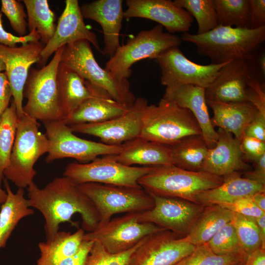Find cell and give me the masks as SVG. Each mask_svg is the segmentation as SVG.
I'll list each match as a JSON object with an SVG mask.
<instances>
[{
    "mask_svg": "<svg viewBox=\"0 0 265 265\" xmlns=\"http://www.w3.org/2000/svg\"><path fill=\"white\" fill-rule=\"evenodd\" d=\"M172 164L191 171H201L209 147L202 134L187 136L170 146Z\"/></svg>",
    "mask_w": 265,
    "mask_h": 265,
    "instance_id": "obj_32",
    "label": "cell"
},
{
    "mask_svg": "<svg viewBox=\"0 0 265 265\" xmlns=\"http://www.w3.org/2000/svg\"><path fill=\"white\" fill-rule=\"evenodd\" d=\"M231 222L235 229L242 249L247 256L260 247L265 248V241L254 218L234 212Z\"/></svg>",
    "mask_w": 265,
    "mask_h": 265,
    "instance_id": "obj_38",
    "label": "cell"
},
{
    "mask_svg": "<svg viewBox=\"0 0 265 265\" xmlns=\"http://www.w3.org/2000/svg\"><path fill=\"white\" fill-rule=\"evenodd\" d=\"M229 211L244 216L256 218L265 214L251 200L250 196L242 197L232 202L218 205Z\"/></svg>",
    "mask_w": 265,
    "mask_h": 265,
    "instance_id": "obj_42",
    "label": "cell"
},
{
    "mask_svg": "<svg viewBox=\"0 0 265 265\" xmlns=\"http://www.w3.org/2000/svg\"><path fill=\"white\" fill-rule=\"evenodd\" d=\"M254 163V169L246 172L244 177L265 185V154Z\"/></svg>",
    "mask_w": 265,
    "mask_h": 265,
    "instance_id": "obj_51",
    "label": "cell"
},
{
    "mask_svg": "<svg viewBox=\"0 0 265 265\" xmlns=\"http://www.w3.org/2000/svg\"><path fill=\"white\" fill-rule=\"evenodd\" d=\"M140 213L129 212L111 218L93 231L85 233L84 239L97 241L108 252L118 254L131 249L147 236L166 230L153 223L140 222Z\"/></svg>",
    "mask_w": 265,
    "mask_h": 265,
    "instance_id": "obj_12",
    "label": "cell"
},
{
    "mask_svg": "<svg viewBox=\"0 0 265 265\" xmlns=\"http://www.w3.org/2000/svg\"><path fill=\"white\" fill-rule=\"evenodd\" d=\"M62 120L68 119L77 107L92 96L90 82L68 66L60 62L57 74Z\"/></svg>",
    "mask_w": 265,
    "mask_h": 265,
    "instance_id": "obj_28",
    "label": "cell"
},
{
    "mask_svg": "<svg viewBox=\"0 0 265 265\" xmlns=\"http://www.w3.org/2000/svg\"><path fill=\"white\" fill-rule=\"evenodd\" d=\"M218 25L251 28L249 0H213Z\"/></svg>",
    "mask_w": 265,
    "mask_h": 265,
    "instance_id": "obj_34",
    "label": "cell"
},
{
    "mask_svg": "<svg viewBox=\"0 0 265 265\" xmlns=\"http://www.w3.org/2000/svg\"><path fill=\"white\" fill-rule=\"evenodd\" d=\"M83 18L99 23L103 31L101 53L111 57L120 47L119 35L124 18L122 0H96L80 6Z\"/></svg>",
    "mask_w": 265,
    "mask_h": 265,
    "instance_id": "obj_22",
    "label": "cell"
},
{
    "mask_svg": "<svg viewBox=\"0 0 265 265\" xmlns=\"http://www.w3.org/2000/svg\"><path fill=\"white\" fill-rule=\"evenodd\" d=\"M7 197L0 208V250L5 247L13 231L23 218L34 213L28 199L25 197L24 188L13 193L8 180L3 181Z\"/></svg>",
    "mask_w": 265,
    "mask_h": 265,
    "instance_id": "obj_29",
    "label": "cell"
},
{
    "mask_svg": "<svg viewBox=\"0 0 265 265\" xmlns=\"http://www.w3.org/2000/svg\"><path fill=\"white\" fill-rule=\"evenodd\" d=\"M251 28L265 26V0H249Z\"/></svg>",
    "mask_w": 265,
    "mask_h": 265,
    "instance_id": "obj_47",
    "label": "cell"
},
{
    "mask_svg": "<svg viewBox=\"0 0 265 265\" xmlns=\"http://www.w3.org/2000/svg\"><path fill=\"white\" fill-rule=\"evenodd\" d=\"M233 213L218 205L207 206L185 237L195 246L207 243L223 226L231 221Z\"/></svg>",
    "mask_w": 265,
    "mask_h": 265,
    "instance_id": "obj_31",
    "label": "cell"
},
{
    "mask_svg": "<svg viewBox=\"0 0 265 265\" xmlns=\"http://www.w3.org/2000/svg\"><path fill=\"white\" fill-rule=\"evenodd\" d=\"M213 111L211 122L214 128L222 129L240 141L247 126L254 119L258 109L248 102L222 103L207 101Z\"/></svg>",
    "mask_w": 265,
    "mask_h": 265,
    "instance_id": "obj_25",
    "label": "cell"
},
{
    "mask_svg": "<svg viewBox=\"0 0 265 265\" xmlns=\"http://www.w3.org/2000/svg\"><path fill=\"white\" fill-rule=\"evenodd\" d=\"M26 188L30 206L44 218L46 240L55 237L62 223L75 225L71 221L75 213L81 216V228L85 231L92 232L98 226L99 217L93 204L79 185L67 178H55L42 188L33 182Z\"/></svg>",
    "mask_w": 265,
    "mask_h": 265,
    "instance_id": "obj_1",
    "label": "cell"
},
{
    "mask_svg": "<svg viewBox=\"0 0 265 265\" xmlns=\"http://www.w3.org/2000/svg\"><path fill=\"white\" fill-rule=\"evenodd\" d=\"M27 12L29 32L35 29L40 36V42L46 45L53 36L56 26L54 13L47 0H24Z\"/></svg>",
    "mask_w": 265,
    "mask_h": 265,
    "instance_id": "obj_33",
    "label": "cell"
},
{
    "mask_svg": "<svg viewBox=\"0 0 265 265\" xmlns=\"http://www.w3.org/2000/svg\"><path fill=\"white\" fill-rule=\"evenodd\" d=\"M182 41L180 37L164 32L158 25L149 30H143L126 44L120 45L106 64L105 70L114 78L128 79L132 74V66L143 59H156L166 50L178 47Z\"/></svg>",
    "mask_w": 265,
    "mask_h": 265,
    "instance_id": "obj_7",
    "label": "cell"
},
{
    "mask_svg": "<svg viewBox=\"0 0 265 265\" xmlns=\"http://www.w3.org/2000/svg\"><path fill=\"white\" fill-rule=\"evenodd\" d=\"M156 59L161 70L162 85L166 87L189 84L205 89L212 83L221 68L228 62L199 64L188 59L178 47L166 50Z\"/></svg>",
    "mask_w": 265,
    "mask_h": 265,
    "instance_id": "obj_13",
    "label": "cell"
},
{
    "mask_svg": "<svg viewBox=\"0 0 265 265\" xmlns=\"http://www.w3.org/2000/svg\"><path fill=\"white\" fill-rule=\"evenodd\" d=\"M247 256L214 253L207 243L195 246L194 250L175 265H243Z\"/></svg>",
    "mask_w": 265,
    "mask_h": 265,
    "instance_id": "obj_37",
    "label": "cell"
},
{
    "mask_svg": "<svg viewBox=\"0 0 265 265\" xmlns=\"http://www.w3.org/2000/svg\"><path fill=\"white\" fill-rule=\"evenodd\" d=\"M215 146L209 148L201 171L224 177L250 168L244 160L240 141L231 133L218 128Z\"/></svg>",
    "mask_w": 265,
    "mask_h": 265,
    "instance_id": "obj_23",
    "label": "cell"
},
{
    "mask_svg": "<svg viewBox=\"0 0 265 265\" xmlns=\"http://www.w3.org/2000/svg\"><path fill=\"white\" fill-rule=\"evenodd\" d=\"M221 184L204 191L195 198L196 203L203 206L219 205L232 202L239 198L249 196L260 192H265V185L235 172L223 177Z\"/></svg>",
    "mask_w": 265,
    "mask_h": 265,
    "instance_id": "obj_27",
    "label": "cell"
},
{
    "mask_svg": "<svg viewBox=\"0 0 265 265\" xmlns=\"http://www.w3.org/2000/svg\"><path fill=\"white\" fill-rule=\"evenodd\" d=\"M64 47L54 53L48 65L31 68L24 86L23 96L27 99L24 112L43 123L62 120L57 74Z\"/></svg>",
    "mask_w": 265,
    "mask_h": 265,
    "instance_id": "obj_6",
    "label": "cell"
},
{
    "mask_svg": "<svg viewBox=\"0 0 265 265\" xmlns=\"http://www.w3.org/2000/svg\"><path fill=\"white\" fill-rule=\"evenodd\" d=\"M246 61L250 78L265 83V48L262 46L249 59L246 60Z\"/></svg>",
    "mask_w": 265,
    "mask_h": 265,
    "instance_id": "obj_43",
    "label": "cell"
},
{
    "mask_svg": "<svg viewBox=\"0 0 265 265\" xmlns=\"http://www.w3.org/2000/svg\"><path fill=\"white\" fill-rule=\"evenodd\" d=\"M90 83L92 96L64 121L68 126L103 122L122 115L130 108L115 101L106 90Z\"/></svg>",
    "mask_w": 265,
    "mask_h": 265,
    "instance_id": "obj_24",
    "label": "cell"
},
{
    "mask_svg": "<svg viewBox=\"0 0 265 265\" xmlns=\"http://www.w3.org/2000/svg\"><path fill=\"white\" fill-rule=\"evenodd\" d=\"M148 105L146 99L138 98L129 109L122 115L101 123L69 126L73 132L98 137L103 143L122 144L140 136L142 114Z\"/></svg>",
    "mask_w": 265,
    "mask_h": 265,
    "instance_id": "obj_15",
    "label": "cell"
},
{
    "mask_svg": "<svg viewBox=\"0 0 265 265\" xmlns=\"http://www.w3.org/2000/svg\"><path fill=\"white\" fill-rule=\"evenodd\" d=\"M18 119L16 107L12 100L10 106L0 117V186L4 178L3 172L9 163Z\"/></svg>",
    "mask_w": 265,
    "mask_h": 265,
    "instance_id": "obj_35",
    "label": "cell"
},
{
    "mask_svg": "<svg viewBox=\"0 0 265 265\" xmlns=\"http://www.w3.org/2000/svg\"><path fill=\"white\" fill-rule=\"evenodd\" d=\"M114 156L117 161L128 166L172 164L170 146L140 137L124 143L121 152Z\"/></svg>",
    "mask_w": 265,
    "mask_h": 265,
    "instance_id": "obj_26",
    "label": "cell"
},
{
    "mask_svg": "<svg viewBox=\"0 0 265 265\" xmlns=\"http://www.w3.org/2000/svg\"><path fill=\"white\" fill-rule=\"evenodd\" d=\"M124 18H141L152 20L169 33L187 32L193 18L186 10L170 0H127Z\"/></svg>",
    "mask_w": 265,
    "mask_h": 265,
    "instance_id": "obj_19",
    "label": "cell"
},
{
    "mask_svg": "<svg viewBox=\"0 0 265 265\" xmlns=\"http://www.w3.org/2000/svg\"><path fill=\"white\" fill-rule=\"evenodd\" d=\"M207 244L216 254H240L247 255L242 249L231 221L223 226L208 242Z\"/></svg>",
    "mask_w": 265,
    "mask_h": 265,
    "instance_id": "obj_39",
    "label": "cell"
},
{
    "mask_svg": "<svg viewBox=\"0 0 265 265\" xmlns=\"http://www.w3.org/2000/svg\"><path fill=\"white\" fill-rule=\"evenodd\" d=\"M2 16V13L0 11V44L15 47L19 43L25 45L29 42L40 41V36L35 29L24 36H17L7 32L3 27Z\"/></svg>",
    "mask_w": 265,
    "mask_h": 265,
    "instance_id": "obj_45",
    "label": "cell"
},
{
    "mask_svg": "<svg viewBox=\"0 0 265 265\" xmlns=\"http://www.w3.org/2000/svg\"><path fill=\"white\" fill-rule=\"evenodd\" d=\"M162 98L189 110L196 119L209 148L215 146L218 134L210 117L204 88L189 84L166 86Z\"/></svg>",
    "mask_w": 265,
    "mask_h": 265,
    "instance_id": "obj_21",
    "label": "cell"
},
{
    "mask_svg": "<svg viewBox=\"0 0 265 265\" xmlns=\"http://www.w3.org/2000/svg\"><path fill=\"white\" fill-rule=\"evenodd\" d=\"M65 7L60 16L55 33L45 45L40 55L39 66L58 49L80 40H87L101 53L96 35L86 26L78 0H66Z\"/></svg>",
    "mask_w": 265,
    "mask_h": 265,
    "instance_id": "obj_18",
    "label": "cell"
},
{
    "mask_svg": "<svg viewBox=\"0 0 265 265\" xmlns=\"http://www.w3.org/2000/svg\"><path fill=\"white\" fill-rule=\"evenodd\" d=\"M243 265H265V250L260 247L249 254Z\"/></svg>",
    "mask_w": 265,
    "mask_h": 265,
    "instance_id": "obj_52",
    "label": "cell"
},
{
    "mask_svg": "<svg viewBox=\"0 0 265 265\" xmlns=\"http://www.w3.org/2000/svg\"><path fill=\"white\" fill-rule=\"evenodd\" d=\"M44 46L40 41L29 42L18 47L0 44V56L5 65V73L19 118L25 113L23 91L29 69L33 64L39 63L40 53Z\"/></svg>",
    "mask_w": 265,
    "mask_h": 265,
    "instance_id": "obj_17",
    "label": "cell"
},
{
    "mask_svg": "<svg viewBox=\"0 0 265 265\" xmlns=\"http://www.w3.org/2000/svg\"><path fill=\"white\" fill-rule=\"evenodd\" d=\"M182 41L193 44L197 53L208 57L212 64L249 59L265 41V26L245 28L218 25L202 34L183 33Z\"/></svg>",
    "mask_w": 265,
    "mask_h": 265,
    "instance_id": "obj_2",
    "label": "cell"
},
{
    "mask_svg": "<svg viewBox=\"0 0 265 265\" xmlns=\"http://www.w3.org/2000/svg\"><path fill=\"white\" fill-rule=\"evenodd\" d=\"M7 197L6 191L1 188L0 186V208L1 205L5 202Z\"/></svg>",
    "mask_w": 265,
    "mask_h": 265,
    "instance_id": "obj_55",
    "label": "cell"
},
{
    "mask_svg": "<svg viewBox=\"0 0 265 265\" xmlns=\"http://www.w3.org/2000/svg\"><path fill=\"white\" fill-rule=\"evenodd\" d=\"M254 204L265 212V192H260L250 196Z\"/></svg>",
    "mask_w": 265,
    "mask_h": 265,
    "instance_id": "obj_53",
    "label": "cell"
},
{
    "mask_svg": "<svg viewBox=\"0 0 265 265\" xmlns=\"http://www.w3.org/2000/svg\"><path fill=\"white\" fill-rule=\"evenodd\" d=\"M223 180L222 177L207 172L191 171L168 164L152 166L138 183L150 194L196 203L198 194L218 186Z\"/></svg>",
    "mask_w": 265,
    "mask_h": 265,
    "instance_id": "obj_3",
    "label": "cell"
},
{
    "mask_svg": "<svg viewBox=\"0 0 265 265\" xmlns=\"http://www.w3.org/2000/svg\"><path fill=\"white\" fill-rule=\"evenodd\" d=\"M79 186L98 212V225L108 222L115 214L144 212L154 206L151 195L140 186L133 187L87 183Z\"/></svg>",
    "mask_w": 265,
    "mask_h": 265,
    "instance_id": "obj_9",
    "label": "cell"
},
{
    "mask_svg": "<svg viewBox=\"0 0 265 265\" xmlns=\"http://www.w3.org/2000/svg\"><path fill=\"white\" fill-rule=\"evenodd\" d=\"M199 134L201 129L191 112L172 101L162 98L158 105H148L143 111L140 137L170 146Z\"/></svg>",
    "mask_w": 265,
    "mask_h": 265,
    "instance_id": "obj_4",
    "label": "cell"
},
{
    "mask_svg": "<svg viewBox=\"0 0 265 265\" xmlns=\"http://www.w3.org/2000/svg\"><path fill=\"white\" fill-rule=\"evenodd\" d=\"M249 79L246 60L228 62L221 68L212 83L205 89L207 101L247 102V91Z\"/></svg>",
    "mask_w": 265,
    "mask_h": 265,
    "instance_id": "obj_20",
    "label": "cell"
},
{
    "mask_svg": "<svg viewBox=\"0 0 265 265\" xmlns=\"http://www.w3.org/2000/svg\"><path fill=\"white\" fill-rule=\"evenodd\" d=\"M248 86L247 101L255 106L260 113L265 114V83L250 79Z\"/></svg>",
    "mask_w": 265,
    "mask_h": 265,
    "instance_id": "obj_46",
    "label": "cell"
},
{
    "mask_svg": "<svg viewBox=\"0 0 265 265\" xmlns=\"http://www.w3.org/2000/svg\"><path fill=\"white\" fill-rule=\"evenodd\" d=\"M1 4L0 12L7 17L13 30L19 36L27 35V15L20 1L2 0Z\"/></svg>",
    "mask_w": 265,
    "mask_h": 265,
    "instance_id": "obj_41",
    "label": "cell"
},
{
    "mask_svg": "<svg viewBox=\"0 0 265 265\" xmlns=\"http://www.w3.org/2000/svg\"><path fill=\"white\" fill-rule=\"evenodd\" d=\"M141 241L125 252L111 254L98 241H94L84 265H127L131 256Z\"/></svg>",
    "mask_w": 265,
    "mask_h": 265,
    "instance_id": "obj_40",
    "label": "cell"
},
{
    "mask_svg": "<svg viewBox=\"0 0 265 265\" xmlns=\"http://www.w3.org/2000/svg\"><path fill=\"white\" fill-rule=\"evenodd\" d=\"M152 166H128L117 161L114 155L96 158L89 163L69 164L63 176L80 185L87 183L138 186V180L148 173Z\"/></svg>",
    "mask_w": 265,
    "mask_h": 265,
    "instance_id": "obj_11",
    "label": "cell"
},
{
    "mask_svg": "<svg viewBox=\"0 0 265 265\" xmlns=\"http://www.w3.org/2000/svg\"><path fill=\"white\" fill-rule=\"evenodd\" d=\"M173 3L194 18L198 24L197 34L207 33L218 26L213 0H175Z\"/></svg>",
    "mask_w": 265,
    "mask_h": 265,
    "instance_id": "obj_36",
    "label": "cell"
},
{
    "mask_svg": "<svg viewBox=\"0 0 265 265\" xmlns=\"http://www.w3.org/2000/svg\"><path fill=\"white\" fill-rule=\"evenodd\" d=\"M261 234L263 239L265 241V214L254 218Z\"/></svg>",
    "mask_w": 265,
    "mask_h": 265,
    "instance_id": "obj_54",
    "label": "cell"
},
{
    "mask_svg": "<svg viewBox=\"0 0 265 265\" xmlns=\"http://www.w3.org/2000/svg\"><path fill=\"white\" fill-rule=\"evenodd\" d=\"M39 126L38 121L25 113L18 119L9 163L3 172L4 177L18 188H27L33 182L36 174L34 165L48 152V139Z\"/></svg>",
    "mask_w": 265,
    "mask_h": 265,
    "instance_id": "obj_5",
    "label": "cell"
},
{
    "mask_svg": "<svg viewBox=\"0 0 265 265\" xmlns=\"http://www.w3.org/2000/svg\"><path fill=\"white\" fill-rule=\"evenodd\" d=\"M49 149L46 158L49 163L55 160L72 158L80 163H87L99 156L117 155L123 149L120 145H108L80 138L62 120L44 123Z\"/></svg>",
    "mask_w": 265,
    "mask_h": 265,
    "instance_id": "obj_10",
    "label": "cell"
},
{
    "mask_svg": "<svg viewBox=\"0 0 265 265\" xmlns=\"http://www.w3.org/2000/svg\"><path fill=\"white\" fill-rule=\"evenodd\" d=\"M240 144L244 160L254 162L265 154V141L243 136Z\"/></svg>",
    "mask_w": 265,
    "mask_h": 265,
    "instance_id": "obj_44",
    "label": "cell"
},
{
    "mask_svg": "<svg viewBox=\"0 0 265 265\" xmlns=\"http://www.w3.org/2000/svg\"><path fill=\"white\" fill-rule=\"evenodd\" d=\"M164 230L144 238L127 265H175L189 255L195 246L186 237Z\"/></svg>",
    "mask_w": 265,
    "mask_h": 265,
    "instance_id": "obj_14",
    "label": "cell"
},
{
    "mask_svg": "<svg viewBox=\"0 0 265 265\" xmlns=\"http://www.w3.org/2000/svg\"><path fill=\"white\" fill-rule=\"evenodd\" d=\"M5 64L0 56V72H2V71H5Z\"/></svg>",
    "mask_w": 265,
    "mask_h": 265,
    "instance_id": "obj_56",
    "label": "cell"
},
{
    "mask_svg": "<svg viewBox=\"0 0 265 265\" xmlns=\"http://www.w3.org/2000/svg\"><path fill=\"white\" fill-rule=\"evenodd\" d=\"M243 136L265 141V114L258 112L254 119L246 128Z\"/></svg>",
    "mask_w": 265,
    "mask_h": 265,
    "instance_id": "obj_48",
    "label": "cell"
},
{
    "mask_svg": "<svg viewBox=\"0 0 265 265\" xmlns=\"http://www.w3.org/2000/svg\"><path fill=\"white\" fill-rule=\"evenodd\" d=\"M85 234L82 228L73 234L59 231L53 239L40 242L38 244L40 256L36 265H58L75 255L80 247Z\"/></svg>",
    "mask_w": 265,
    "mask_h": 265,
    "instance_id": "obj_30",
    "label": "cell"
},
{
    "mask_svg": "<svg viewBox=\"0 0 265 265\" xmlns=\"http://www.w3.org/2000/svg\"><path fill=\"white\" fill-rule=\"evenodd\" d=\"M12 92L5 72H0V117L9 107Z\"/></svg>",
    "mask_w": 265,
    "mask_h": 265,
    "instance_id": "obj_50",
    "label": "cell"
},
{
    "mask_svg": "<svg viewBox=\"0 0 265 265\" xmlns=\"http://www.w3.org/2000/svg\"><path fill=\"white\" fill-rule=\"evenodd\" d=\"M60 62L92 84L106 90L121 104L130 107L136 100L128 80L115 79L99 65L88 41L80 40L65 46Z\"/></svg>",
    "mask_w": 265,
    "mask_h": 265,
    "instance_id": "obj_8",
    "label": "cell"
},
{
    "mask_svg": "<svg viewBox=\"0 0 265 265\" xmlns=\"http://www.w3.org/2000/svg\"><path fill=\"white\" fill-rule=\"evenodd\" d=\"M150 194L154 206L141 212L139 221L154 224L179 235L187 234L204 208L202 205L184 199Z\"/></svg>",
    "mask_w": 265,
    "mask_h": 265,
    "instance_id": "obj_16",
    "label": "cell"
},
{
    "mask_svg": "<svg viewBox=\"0 0 265 265\" xmlns=\"http://www.w3.org/2000/svg\"><path fill=\"white\" fill-rule=\"evenodd\" d=\"M94 241L83 240L78 252L62 261L58 265H84Z\"/></svg>",
    "mask_w": 265,
    "mask_h": 265,
    "instance_id": "obj_49",
    "label": "cell"
}]
</instances>
